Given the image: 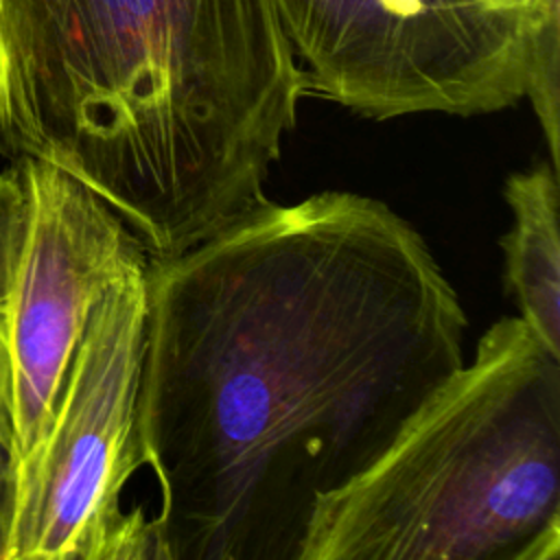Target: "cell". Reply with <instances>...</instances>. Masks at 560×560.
I'll return each mask as SVG.
<instances>
[{
	"label": "cell",
	"mask_w": 560,
	"mask_h": 560,
	"mask_svg": "<svg viewBox=\"0 0 560 560\" xmlns=\"http://www.w3.org/2000/svg\"><path fill=\"white\" fill-rule=\"evenodd\" d=\"M11 494H13V479L0 483V560H4L9 514H11Z\"/></svg>",
	"instance_id": "9"
},
{
	"label": "cell",
	"mask_w": 560,
	"mask_h": 560,
	"mask_svg": "<svg viewBox=\"0 0 560 560\" xmlns=\"http://www.w3.org/2000/svg\"><path fill=\"white\" fill-rule=\"evenodd\" d=\"M18 468V453L0 438V483L11 481Z\"/></svg>",
	"instance_id": "10"
},
{
	"label": "cell",
	"mask_w": 560,
	"mask_h": 560,
	"mask_svg": "<svg viewBox=\"0 0 560 560\" xmlns=\"http://www.w3.org/2000/svg\"><path fill=\"white\" fill-rule=\"evenodd\" d=\"M512 230L501 238L505 289L518 317L560 357V186L558 168L536 162L505 179Z\"/></svg>",
	"instance_id": "7"
},
{
	"label": "cell",
	"mask_w": 560,
	"mask_h": 560,
	"mask_svg": "<svg viewBox=\"0 0 560 560\" xmlns=\"http://www.w3.org/2000/svg\"><path fill=\"white\" fill-rule=\"evenodd\" d=\"M302 70L273 0H0V153L171 258L265 201Z\"/></svg>",
	"instance_id": "2"
},
{
	"label": "cell",
	"mask_w": 560,
	"mask_h": 560,
	"mask_svg": "<svg viewBox=\"0 0 560 560\" xmlns=\"http://www.w3.org/2000/svg\"><path fill=\"white\" fill-rule=\"evenodd\" d=\"M0 438L15 451L13 374H11V357L2 335H0Z\"/></svg>",
	"instance_id": "8"
},
{
	"label": "cell",
	"mask_w": 560,
	"mask_h": 560,
	"mask_svg": "<svg viewBox=\"0 0 560 560\" xmlns=\"http://www.w3.org/2000/svg\"><path fill=\"white\" fill-rule=\"evenodd\" d=\"M304 92L363 118L523 98L560 171V13L518 0H273Z\"/></svg>",
	"instance_id": "4"
},
{
	"label": "cell",
	"mask_w": 560,
	"mask_h": 560,
	"mask_svg": "<svg viewBox=\"0 0 560 560\" xmlns=\"http://www.w3.org/2000/svg\"><path fill=\"white\" fill-rule=\"evenodd\" d=\"M149 254L81 179L39 158L0 171V335L18 459L46 433L92 308Z\"/></svg>",
	"instance_id": "6"
},
{
	"label": "cell",
	"mask_w": 560,
	"mask_h": 560,
	"mask_svg": "<svg viewBox=\"0 0 560 560\" xmlns=\"http://www.w3.org/2000/svg\"><path fill=\"white\" fill-rule=\"evenodd\" d=\"M518 2H527V4L545 9L549 13H560V0H518Z\"/></svg>",
	"instance_id": "11"
},
{
	"label": "cell",
	"mask_w": 560,
	"mask_h": 560,
	"mask_svg": "<svg viewBox=\"0 0 560 560\" xmlns=\"http://www.w3.org/2000/svg\"><path fill=\"white\" fill-rule=\"evenodd\" d=\"M147 265L92 308L52 420L18 459L4 560H155L151 516L120 503L140 468Z\"/></svg>",
	"instance_id": "5"
},
{
	"label": "cell",
	"mask_w": 560,
	"mask_h": 560,
	"mask_svg": "<svg viewBox=\"0 0 560 560\" xmlns=\"http://www.w3.org/2000/svg\"><path fill=\"white\" fill-rule=\"evenodd\" d=\"M466 313L387 203L260 201L149 258L140 468L155 560H300L319 499L464 363Z\"/></svg>",
	"instance_id": "1"
},
{
	"label": "cell",
	"mask_w": 560,
	"mask_h": 560,
	"mask_svg": "<svg viewBox=\"0 0 560 560\" xmlns=\"http://www.w3.org/2000/svg\"><path fill=\"white\" fill-rule=\"evenodd\" d=\"M300 560H560V357L494 322L354 479Z\"/></svg>",
	"instance_id": "3"
}]
</instances>
